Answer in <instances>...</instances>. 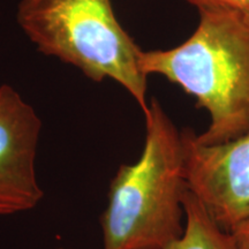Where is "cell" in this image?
Segmentation results:
<instances>
[{"label":"cell","instance_id":"cell-1","mask_svg":"<svg viewBox=\"0 0 249 249\" xmlns=\"http://www.w3.org/2000/svg\"><path fill=\"white\" fill-rule=\"evenodd\" d=\"M200 23L181 45L142 51L140 70L160 74L194 96L210 114L202 145L235 140L249 132V17L229 9H200Z\"/></svg>","mask_w":249,"mask_h":249},{"label":"cell","instance_id":"cell-2","mask_svg":"<svg viewBox=\"0 0 249 249\" xmlns=\"http://www.w3.org/2000/svg\"><path fill=\"white\" fill-rule=\"evenodd\" d=\"M138 161L120 165L101 216L103 249H164L183 233L188 189L181 132L157 99L149 103Z\"/></svg>","mask_w":249,"mask_h":249},{"label":"cell","instance_id":"cell-3","mask_svg":"<svg viewBox=\"0 0 249 249\" xmlns=\"http://www.w3.org/2000/svg\"><path fill=\"white\" fill-rule=\"evenodd\" d=\"M17 20L38 51L76 67L88 79H111L128 91L143 114L147 76L141 49L124 30L111 0H21Z\"/></svg>","mask_w":249,"mask_h":249},{"label":"cell","instance_id":"cell-4","mask_svg":"<svg viewBox=\"0 0 249 249\" xmlns=\"http://www.w3.org/2000/svg\"><path fill=\"white\" fill-rule=\"evenodd\" d=\"M181 132L188 189L216 223L231 233L249 218V132L232 141L202 145Z\"/></svg>","mask_w":249,"mask_h":249},{"label":"cell","instance_id":"cell-5","mask_svg":"<svg viewBox=\"0 0 249 249\" xmlns=\"http://www.w3.org/2000/svg\"><path fill=\"white\" fill-rule=\"evenodd\" d=\"M40 129L35 108L0 86V216L33 210L44 197L36 173Z\"/></svg>","mask_w":249,"mask_h":249},{"label":"cell","instance_id":"cell-6","mask_svg":"<svg viewBox=\"0 0 249 249\" xmlns=\"http://www.w3.org/2000/svg\"><path fill=\"white\" fill-rule=\"evenodd\" d=\"M183 210L182 235L164 249H236L231 233L218 225L189 189L183 196Z\"/></svg>","mask_w":249,"mask_h":249},{"label":"cell","instance_id":"cell-7","mask_svg":"<svg viewBox=\"0 0 249 249\" xmlns=\"http://www.w3.org/2000/svg\"><path fill=\"white\" fill-rule=\"evenodd\" d=\"M200 9H229L249 17V0H186Z\"/></svg>","mask_w":249,"mask_h":249},{"label":"cell","instance_id":"cell-8","mask_svg":"<svg viewBox=\"0 0 249 249\" xmlns=\"http://www.w3.org/2000/svg\"><path fill=\"white\" fill-rule=\"evenodd\" d=\"M236 249H249V218L239 224L231 232Z\"/></svg>","mask_w":249,"mask_h":249},{"label":"cell","instance_id":"cell-9","mask_svg":"<svg viewBox=\"0 0 249 249\" xmlns=\"http://www.w3.org/2000/svg\"><path fill=\"white\" fill-rule=\"evenodd\" d=\"M59 249H66V248H59Z\"/></svg>","mask_w":249,"mask_h":249}]
</instances>
